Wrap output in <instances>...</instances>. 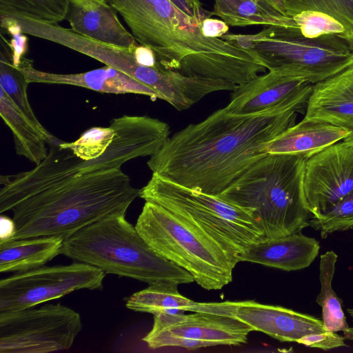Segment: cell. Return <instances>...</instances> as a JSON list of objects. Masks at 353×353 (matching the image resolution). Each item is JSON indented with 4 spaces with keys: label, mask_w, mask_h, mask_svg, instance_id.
Segmentation results:
<instances>
[{
    "label": "cell",
    "mask_w": 353,
    "mask_h": 353,
    "mask_svg": "<svg viewBox=\"0 0 353 353\" xmlns=\"http://www.w3.org/2000/svg\"><path fill=\"white\" fill-rule=\"evenodd\" d=\"M56 139L32 170L1 175L0 212L12 211L10 240L37 236L68 239L115 214H126L139 196L121 168L100 170Z\"/></svg>",
    "instance_id": "cell-1"
},
{
    "label": "cell",
    "mask_w": 353,
    "mask_h": 353,
    "mask_svg": "<svg viewBox=\"0 0 353 353\" xmlns=\"http://www.w3.org/2000/svg\"><path fill=\"white\" fill-rule=\"evenodd\" d=\"M308 101H296L246 115L221 108L170 137L147 162L152 173L188 188L218 196L252 163L266 145L295 124Z\"/></svg>",
    "instance_id": "cell-2"
},
{
    "label": "cell",
    "mask_w": 353,
    "mask_h": 353,
    "mask_svg": "<svg viewBox=\"0 0 353 353\" xmlns=\"http://www.w3.org/2000/svg\"><path fill=\"white\" fill-rule=\"evenodd\" d=\"M307 159L267 154L252 163L217 196L252 214L265 239L300 232L312 214L303 190Z\"/></svg>",
    "instance_id": "cell-3"
},
{
    "label": "cell",
    "mask_w": 353,
    "mask_h": 353,
    "mask_svg": "<svg viewBox=\"0 0 353 353\" xmlns=\"http://www.w3.org/2000/svg\"><path fill=\"white\" fill-rule=\"evenodd\" d=\"M61 254L148 285L194 281L189 272L156 252L125 214L110 215L63 240Z\"/></svg>",
    "instance_id": "cell-4"
},
{
    "label": "cell",
    "mask_w": 353,
    "mask_h": 353,
    "mask_svg": "<svg viewBox=\"0 0 353 353\" xmlns=\"http://www.w3.org/2000/svg\"><path fill=\"white\" fill-rule=\"evenodd\" d=\"M135 228L156 252L189 272L201 288L220 290L232 281L238 257L182 216L145 201Z\"/></svg>",
    "instance_id": "cell-5"
},
{
    "label": "cell",
    "mask_w": 353,
    "mask_h": 353,
    "mask_svg": "<svg viewBox=\"0 0 353 353\" xmlns=\"http://www.w3.org/2000/svg\"><path fill=\"white\" fill-rule=\"evenodd\" d=\"M221 38L252 52L268 70L281 69L312 84L353 63V51L343 38H308L298 28L267 26L254 34Z\"/></svg>",
    "instance_id": "cell-6"
},
{
    "label": "cell",
    "mask_w": 353,
    "mask_h": 353,
    "mask_svg": "<svg viewBox=\"0 0 353 353\" xmlns=\"http://www.w3.org/2000/svg\"><path fill=\"white\" fill-rule=\"evenodd\" d=\"M139 196L185 218L237 257L265 239L263 227L250 212L217 196L188 188L155 173L140 189Z\"/></svg>",
    "instance_id": "cell-7"
},
{
    "label": "cell",
    "mask_w": 353,
    "mask_h": 353,
    "mask_svg": "<svg viewBox=\"0 0 353 353\" xmlns=\"http://www.w3.org/2000/svg\"><path fill=\"white\" fill-rule=\"evenodd\" d=\"M82 328L80 314L60 303L0 312V352L68 350Z\"/></svg>",
    "instance_id": "cell-8"
},
{
    "label": "cell",
    "mask_w": 353,
    "mask_h": 353,
    "mask_svg": "<svg viewBox=\"0 0 353 353\" xmlns=\"http://www.w3.org/2000/svg\"><path fill=\"white\" fill-rule=\"evenodd\" d=\"M207 312L233 316L252 331L282 342H295L323 350L346 346L345 337L330 332L319 319L278 305L255 301L207 303Z\"/></svg>",
    "instance_id": "cell-9"
},
{
    "label": "cell",
    "mask_w": 353,
    "mask_h": 353,
    "mask_svg": "<svg viewBox=\"0 0 353 353\" xmlns=\"http://www.w3.org/2000/svg\"><path fill=\"white\" fill-rule=\"evenodd\" d=\"M105 274L77 261L14 273L0 281V312L35 307L79 290H100Z\"/></svg>",
    "instance_id": "cell-10"
},
{
    "label": "cell",
    "mask_w": 353,
    "mask_h": 353,
    "mask_svg": "<svg viewBox=\"0 0 353 353\" xmlns=\"http://www.w3.org/2000/svg\"><path fill=\"white\" fill-rule=\"evenodd\" d=\"M17 30L26 34L68 48L114 68L145 84L158 92L163 100L173 97L177 82L170 70L143 65L134 50L106 45L85 37L71 28L50 24L33 19L15 16Z\"/></svg>",
    "instance_id": "cell-11"
},
{
    "label": "cell",
    "mask_w": 353,
    "mask_h": 353,
    "mask_svg": "<svg viewBox=\"0 0 353 353\" xmlns=\"http://www.w3.org/2000/svg\"><path fill=\"white\" fill-rule=\"evenodd\" d=\"M252 328L226 314L194 312L188 314L154 315L151 330L143 338L152 349L180 347L190 350L245 343Z\"/></svg>",
    "instance_id": "cell-12"
},
{
    "label": "cell",
    "mask_w": 353,
    "mask_h": 353,
    "mask_svg": "<svg viewBox=\"0 0 353 353\" xmlns=\"http://www.w3.org/2000/svg\"><path fill=\"white\" fill-rule=\"evenodd\" d=\"M303 190L312 216L353 190V143H335L305 160Z\"/></svg>",
    "instance_id": "cell-13"
},
{
    "label": "cell",
    "mask_w": 353,
    "mask_h": 353,
    "mask_svg": "<svg viewBox=\"0 0 353 353\" xmlns=\"http://www.w3.org/2000/svg\"><path fill=\"white\" fill-rule=\"evenodd\" d=\"M313 84L281 69L269 70L239 85L225 107L235 114L259 113L296 101H308Z\"/></svg>",
    "instance_id": "cell-14"
},
{
    "label": "cell",
    "mask_w": 353,
    "mask_h": 353,
    "mask_svg": "<svg viewBox=\"0 0 353 353\" xmlns=\"http://www.w3.org/2000/svg\"><path fill=\"white\" fill-rule=\"evenodd\" d=\"M303 121L327 123L350 132L353 143V63L313 84Z\"/></svg>",
    "instance_id": "cell-15"
},
{
    "label": "cell",
    "mask_w": 353,
    "mask_h": 353,
    "mask_svg": "<svg viewBox=\"0 0 353 353\" xmlns=\"http://www.w3.org/2000/svg\"><path fill=\"white\" fill-rule=\"evenodd\" d=\"M19 67L29 83L70 85L103 93L136 94L162 99L152 88L108 65L81 73L57 74L37 70L32 60L23 57Z\"/></svg>",
    "instance_id": "cell-16"
},
{
    "label": "cell",
    "mask_w": 353,
    "mask_h": 353,
    "mask_svg": "<svg viewBox=\"0 0 353 353\" xmlns=\"http://www.w3.org/2000/svg\"><path fill=\"white\" fill-rule=\"evenodd\" d=\"M115 10L99 0H69L65 19L75 32L106 45L134 50L133 35L120 22Z\"/></svg>",
    "instance_id": "cell-17"
},
{
    "label": "cell",
    "mask_w": 353,
    "mask_h": 353,
    "mask_svg": "<svg viewBox=\"0 0 353 353\" xmlns=\"http://www.w3.org/2000/svg\"><path fill=\"white\" fill-rule=\"evenodd\" d=\"M320 245L315 239L300 232L265 239L253 244L238 256L248 261L285 271L307 268L319 254Z\"/></svg>",
    "instance_id": "cell-18"
},
{
    "label": "cell",
    "mask_w": 353,
    "mask_h": 353,
    "mask_svg": "<svg viewBox=\"0 0 353 353\" xmlns=\"http://www.w3.org/2000/svg\"><path fill=\"white\" fill-rule=\"evenodd\" d=\"M350 132L334 125L301 121L288 128L265 148L267 154H290L309 158L330 145L345 140Z\"/></svg>",
    "instance_id": "cell-19"
},
{
    "label": "cell",
    "mask_w": 353,
    "mask_h": 353,
    "mask_svg": "<svg viewBox=\"0 0 353 353\" xmlns=\"http://www.w3.org/2000/svg\"><path fill=\"white\" fill-rule=\"evenodd\" d=\"M0 114L13 134L16 153L35 165L48 153L47 145L56 137L30 119L0 88Z\"/></svg>",
    "instance_id": "cell-20"
},
{
    "label": "cell",
    "mask_w": 353,
    "mask_h": 353,
    "mask_svg": "<svg viewBox=\"0 0 353 353\" xmlns=\"http://www.w3.org/2000/svg\"><path fill=\"white\" fill-rule=\"evenodd\" d=\"M63 239L37 236L0 241V272L19 273L45 265L61 254Z\"/></svg>",
    "instance_id": "cell-21"
},
{
    "label": "cell",
    "mask_w": 353,
    "mask_h": 353,
    "mask_svg": "<svg viewBox=\"0 0 353 353\" xmlns=\"http://www.w3.org/2000/svg\"><path fill=\"white\" fill-rule=\"evenodd\" d=\"M177 284L149 285L130 296L125 302L128 309L153 315L183 314L185 312H203L204 303L194 301L181 295Z\"/></svg>",
    "instance_id": "cell-22"
},
{
    "label": "cell",
    "mask_w": 353,
    "mask_h": 353,
    "mask_svg": "<svg viewBox=\"0 0 353 353\" xmlns=\"http://www.w3.org/2000/svg\"><path fill=\"white\" fill-rule=\"evenodd\" d=\"M211 12L231 26L264 25L297 28L292 17L258 0H214Z\"/></svg>",
    "instance_id": "cell-23"
},
{
    "label": "cell",
    "mask_w": 353,
    "mask_h": 353,
    "mask_svg": "<svg viewBox=\"0 0 353 353\" xmlns=\"http://www.w3.org/2000/svg\"><path fill=\"white\" fill-rule=\"evenodd\" d=\"M338 256L333 251H327L320 256L319 281L321 290L316 301L322 308V321L330 332H345L349 327L343 311L341 299L332 288Z\"/></svg>",
    "instance_id": "cell-24"
},
{
    "label": "cell",
    "mask_w": 353,
    "mask_h": 353,
    "mask_svg": "<svg viewBox=\"0 0 353 353\" xmlns=\"http://www.w3.org/2000/svg\"><path fill=\"white\" fill-rule=\"evenodd\" d=\"M29 83L19 66L14 63L10 42L1 34L0 88L34 123L41 125L35 116L28 98Z\"/></svg>",
    "instance_id": "cell-25"
},
{
    "label": "cell",
    "mask_w": 353,
    "mask_h": 353,
    "mask_svg": "<svg viewBox=\"0 0 353 353\" xmlns=\"http://www.w3.org/2000/svg\"><path fill=\"white\" fill-rule=\"evenodd\" d=\"M69 0H0V17L18 15L58 24L65 19Z\"/></svg>",
    "instance_id": "cell-26"
},
{
    "label": "cell",
    "mask_w": 353,
    "mask_h": 353,
    "mask_svg": "<svg viewBox=\"0 0 353 353\" xmlns=\"http://www.w3.org/2000/svg\"><path fill=\"white\" fill-rule=\"evenodd\" d=\"M287 16L292 17L305 10L324 12L345 27L349 46L353 43V0H284Z\"/></svg>",
    "instance_id": "cell-27"
},
{
    "label": "cell",
    "mask_w": 353,
    "mask_h": 353,
    "mask_svg": "<svg viewBox=\"0 0 353 353\" xmlns=\"http://www.w3.org/2000/svg\"><path fill=\"white\" fill-rule=\"evenodd\" d=\"M310 226L319 230L322 239L338 231L353 228V190L337 203L316 216H312Z\"/></svg>",
    "instance_id": "cell-28"
},
{
    "label": "cell",
    "mask_w": 353,
    "mask_h": 353,
    "mask_svg": "<svg viewBox=\"0 0 353 353\" xmlns=\"http://www.w3.org/2000/svg\"><path fill=\"white\" fill-rule=\"evenodd\" d=\"M114 129L109 127H92L85 130L73 142L61 141L60 145L70 149L74 155L84 161H90L102 156L112 143Z\"/></svg>",
    "instance_id": "cell-29"
},
{
    "label": "cell",
    "mask_w": 353,
    "mask_h": 353,
    "mask_svg": "<svg viewBox=\"0 0 353 353\" xmlns=\"http://www.w3.org/2000/svg\"><path fill=\"white\" fill-rule=\"evenodd\" d=\"M292 18L301 33L305 37L335 35L347 40L348 35L343 25L324 12L305 10Z\"/></svg>",
    "instance_id": "cell-30"
},
{
    "label": "cell",
    "mask_w": 353,
    "mask_h": 353,
    "mask_svg": "<svg viewBox=\"0 0 353 353\" xmlns=\"http://www.w3.org/2000/svg\"><path fill=\"white\" fill-rule=\"evenodd\" d=\"M170 1L200 25L204 19L212 16V12L205 10L199 0Z\"/></svg>",
    "instance_id": "cell-31"
},
{
    "label": "cell",
    "mask_w": 353,
    "mask_h": 353,
    "mask_svg": "<svg viewBox=\"0 0 353 353\" xmlns=\"http://www.w3.org/2000/svg\"><path fill=\"white\" fill-rule=\"evenodd\" d=\"M201 31L203 36L210 38H221L228 34L229 26L223 20L207 18L201 24Z\"/></svg>",
    "instance_id": "cell-32"
},
{
    "label": "cell",
    "mask_w": 353,
    "mask_h": 353,
    "mask_svg": "<svg viewBox=\"0 0 353 353\" xmlns=\"http://www.w3.org/2000/svg\"><path fill=\"white\" fill-rule=\"evenodd\" d=\"M14 223L12 219L1 215V241L10 240L14 234Z\"/></svg>",
    "instance_id": "cell-33"
},
{
    "label": "cell",
    "mask_w": 353,
    "mask_h": 353,
    "mask_svg": "<svg viewBox=\"0 0 353 353\" xmlns=\"http://www.w3.org/2000/svg\"><path fill=\"white\" fill-rule=\"evenodd\" d=\"M263 3L265 4L266 6L273 8L274 10H276L279 13L287 16L285 10V5H284V0H258Z\"/></svg>",
    "instance_id": "cell-34"
},
{
    "label": "cell",
    "mask_w": 353,
    "mask_h": 353,
    "mask_svg": "<svg viewBox=\"0 0 353 353\" xmlns=\"http://www.w3.org/2000/svg\"><path fill=\"white\" fill-rule=\"evenodd\" d=\"M347 311L349 315L350 316V317L353 320V309L348 308ZM343 334H344L345 339H347L349 340H353V327H349L348 329L345 332H343Z\"/></svg>",
    "instance_id": "cell-35"
},
{
    "label": "cell",
    "mask_w": 353,
    "mask_h": 353,
    "mask_svg": "<svg viewBox=\"0 0 353 353\" xmlns=\"http://www.w3.org/2000/svg\"><path fill=\"white\" fill-rule=\"evenodd\" d=\"M351 50L353 51V43L352 45L350 46Z\"/></svg>",
    "instance_id": "cell-36"
},
{
    "label": "cell",
    "mask_w": 353,
    "mask_h": 353,
    "mask_svg": "<svg viewBox=\"0 0 353 353\" xmlns=\"http://www.w3.org/2000/svg\"><path fill=\"white\" fill-rule=\"evenodd\" d=\"M99 1H103V2H105V0H99Z\"/></svg>",
    "instance_id": "cell-37"
}]
</instances>
